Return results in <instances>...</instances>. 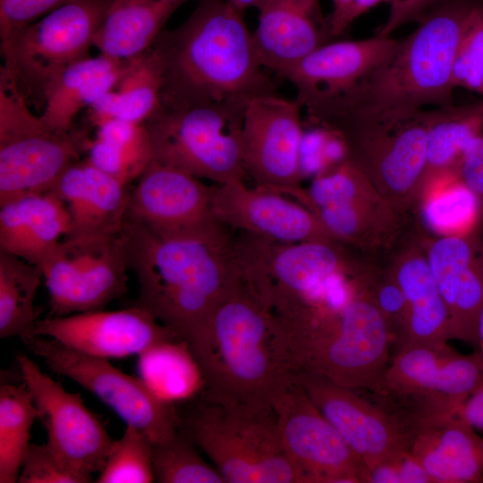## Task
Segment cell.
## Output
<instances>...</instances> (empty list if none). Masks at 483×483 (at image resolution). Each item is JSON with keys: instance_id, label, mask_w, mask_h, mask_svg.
Masks as SVG:
<instances>
[{"instance_id": "6da1fadb", "label": "cell", "mask_w": 483, "mask_h": 483, "mask_svg": "<svg viewBox=\"0 0 483 483\" xmlns=\"http://www.w3.org/2000/svg\"><path fill=\"white\" fill-rule=\"evenodd\" d=\"M149 50L160 68L161 106L247 104L275 93L252 32L228 0H201L183 23L163 30Z\"/></svg>"}, {"instance_id": "7a4b0ae2", "label": "cell", "mask_w": 483, "mask_h": 483, "mask_svg": "<svg viewBox=\"0 0 483 483\" xmlns=\"http://www.w3.org/2000/svg\"><path fill=\"white\" fill-rule=\"evenodd\" d=\"M203 380V400L273 410L295 372L276 317L242 284L188 345Z\"/></svg>"}, {"instance_id": "3957f363", "label": "cell", "mask_w": 483, "mask_h": 483, "mask_svg": "<svg viewBox=\"0 0 483 483\" xmlns=\"http://www.w3.org/2000/svg\"><path fill=\"white\" fill-rule=\"evenodd\" d=\"M483 0H445L350 90L306 110L312 123L329 116L377 117L453 103L457 47L472 10Z\"/></svg>"}, {"instance_id": "277c9868", "label": "cell", "mask_w": 483, "mask_h": 483, "mask_svg": "<svg viewBox=\"0 0 483 483\" xmlns=\"http://www.w3.org/2000/svg\"><path fill=\"white\" fill-rule=\"evenodd\" d=\"M232 243L165 239L127 220L128 264L139 285L132 305L149 312L189 345L242 283Z\"/></svg>"}, {"instance_id": "5b68a950", "label": "cell", "mask_w": 483, "mask_h": 483, "mask_svg": "<svg viewBox=\"0 0 483 483\" xmlns=\"http://www.w3.org/2000/svg\"><path fill=\"white\" fill-rule=\"evenodd\" d=\"M295 374L374 390L392 357L393 338L365 282L343 306L306 305L277 318Z\"/></svg>"}, {"instance_id": "8992f818", "label": "cell", "mask_w": 483, "mask_h": 483, "mask_svg": "<svg viewBox=\"0 0 483 483\" xmlns=\"http://www.w3.org/2000/svg\"><path fill=\"white\" fill-rule=\"evenodd\" d=\"M247 104L158 105L143 123L152 160L215 184L244 181L242 130Z\"/></svg>"}, {"instance_id": "52a82bcc", "label": "cell", "mask_w": 483, "mask_h": 483, "mask_svg": "<svg viewBox=\"0 0 483 483\" xmlns=\"http://www.w3.org/2000/svg\"><path fill=\"white\" fill-rule=\"evenodd\" d=\"M182 428L225 483H301L279 435L274 410L204 401Z\"/></svg>"}, {"instance_id": "ba28073f", "label": "cell", "mask_w": 483, "mask_h": 483, "mask_svg": "<svg viewBox=\"0 0 483 483\" xmlns=\"http://www.w3.org/2000/svg\"><path fill=\"white\" fill-rule=\"evenodd\" d=\"M232 247L244 284L277 318L293 312L331 275L353 272L335 242L290 243L234 232Z\"/></svg>"}, {"instance_id": "9c48e42d", "label": "cell", "mask_w": 483, "mask_h": 483, "mask_svg": "<svg viewBox=\"0 0 483 483\" xmlns=\"http://www.w3.org/2000/svg\"><path fill=\"white\" fill-rule=\"evenodd\" d=\"M82 134L51 130L34 114L14 82L0 75V204L51 191L86 150Z\"/></svg>"}, {"instance_id": "30bf717a", "label": "cell", "mask_w": 483, "mask_h": 483, "mask_svg": "<svg viewBox=\"0 0 483 483\" xmlns=\"http://www.w3.org/2000/svg\"><path fill=\"white\" fill-rule=\"evenodd\" d=\"M111 0H79L47 13L1 46V72L25 98L43 106L47 85L64 68L88 57Z\"/></svg>"}, {"instance_id": "8fae6325", "label": "cell", "mask_w": 483, "mask_h": 483, "mask_svg": "<svg viewBox=\"0 0 483 483\" xmlns=\"http://www.w3.org/2000/svg\"><path fill=\"white\" fill-rule=\"evenodd\" d=\"M429 110L377 117L330 116L318 124L338 133L347 159L371 181L395 195H405L427 169Z\"/></svg>"}, {"instance_id": "7c38bea8", "label": "cell", "mask_w": 483, "mask_h": 483, "mask_svg": "<svg viewBox=\"0 0 483 483\" xmlns=\"http://www.w3.org/2000/svg\"><path fill=\"white\" fill-rule=\"evenodd\" d=\"M38 267L49 295L48 318L104 309L128 292L126 225L114 235L64 238Z\"/></svg>"}, {"instance_id": "4fadbf2b", "label": "cell", "mask_w": 483, "mask_h": 483, "mask_svg": "<svg viewBox=\"0 0 483 483\" xmlns=\"http://www.w3.org/2000/svg\"><path fill=\"white\" fill-rule=\"evenodd\" d=\"M27 346L51 371L94 394L153 445L167 441L182 428L173 402L160 398L144 379L123 372L109 360L80 353L46 336L36 335Z\"/></svg>"}, {"instance_id": "5bb4252c", "label": "cell", "mask_w": 483, "mask_h": 483, "mask_svg": "<svg viewBox=\"0 0 483 483\" xmlns=\"http://www.w3.org/2000/svg\"><path fill=\"white\" fill-rule=\"evenodd\" d=\"M214 185L151 160L130 191L127 220L170 240L228 244L234 232L213 210Z\"/></svg>"}, {"instance_id": "9a60e30c", "label": "cell", "mask_w": 483, "mask_h": 483, "mask_svg": "<svg viewBox=\"0 0 483 483\" xmlns=\"http://www.w3.org/2000/svg\"><path fill=\"white\" fill-rule=\"evenodd\" d=\"M301 483H365L366 468L295 379L273 405Z\"/></svg>"}, {"instance_id": "2e32d148", "label": "cell", "mask_w": 483, "mask_h": 483, "mask_svg": "<svg viewBox=\"0 0 483 483\" xmlns=\"http://www.w3.org/2000/svg\"><path fill=\"white\" fill-rule=\"evenodd\" d=\"M16 360L47 431V444L79 472L90 477L99 473L115 441L102 421L79 393L66 391L27 354H19Z\"/></svg>"}, {"instance_id": "e0dca14e", "label": "cell", "mask_w": 483, "mask_h": 483, "mask_svg": "<svg viewBox=\"0 0 483 483\" xmlns=\"http://www.w3.org/2000/svg\"><path fill=\"white\" fill-rule=\"evenodd\" d=\"M301 109L296 99L284 98L275 93L256 97L246 106L242 130L247 175L255 185L294 199L302 190Z\"/></svg>"}, {"instance_id": "ac0fdd59", "label": "cell", "mask_w": 483, "mask_h": 483, "mask_svg": "<svg viewBox=\"0 0 483 483\" xmlns=\"http://www.w3.org/2000/svg\"><path fill=\"white\" fill-rule=\"evenodd\" d=\"M295 379L340 433L366 471L410 451L412 436L394 415L370 397L312 374L297 373Z\"/></svg>"}, {"instance_id": "d6986e66", "label": "cell", "mask_w": 483, "mask_h": 483, "mask_svg": "<svg viewBox=\"0 0 483 483\" xmlns=\"http://www.w3.org/2000/svg\"><path fill=\"white\" fill-rule=\"evenodd\" d=\"M35 335L107 360L141 356L166 342L182 341L174 330L135 305L113 311L101 309L47 317L38 320Z\"/></svg>"}, {"instance_id": "ffe728a7", "label": "cell", "mask_w": 483, "mask_h": 483, "mask_svg": "<svg viewBox=\"0 0 483 483\" xmlns=\"http://www.w3.org/2000/svg\"><path fill=\"white\" fill-rule=\"evenodd\" d=\"M213 210L233 232L290 243L335 242L304 205L269 188L250 187L243 180L215 184Z\"/></svg>"}, {"instance_id": "44dd1931", "label": "cell", "mask_w": 483, "mask_h": 483, "mask_svg": "<svg viewBox=\"0 0 483 483\" xmlns=\"http://www.w3.org/2000/svg\"><path fill=\"white\" fill-rule=\"evenodd\" d=\"M397 41L376 34L359 40L329 41L280 76L294 87L295 99L308 110L355 87L390 55Z\"/></svg>"}, {"instance_id": "7402d4cb", "label": "cell", "mask_w": 483, "mask_h": 483, "mask_svg": "<svg viewBox=\"0 0 483 483\" xmlns=\"http://www.w3.org/2000/svg\"><path fill=\"white\" fill-rule=\"evenodd\" d=\"M482 385L480 353L462 354L445 342L412 345L394 352L374 390L435 396L462 405Z\"/></svg>"}, {"instance_id": "603a6c76", "label": "cell", "mask_w": 483, "mask_h": 483, "mask_svg": "<svg viewBox=\"0 0 483 483\" xmlns=\"http://www.w3.org/2000/svg\"><path fill=\"white\" fill-rule=\"evenodd\" d=\"M427 260L448 309L451 339L477 345L483 250L468 236L447 235L430 246Z\"/></svg>"}, {"instance_id": "cb8c5ba5", "label": "cell", "mask_w": 483, "mask_h": 483, "mask_svg": "<svg viewBox=\"0 0 483 483\" xmlns=\"http://www.w3.org/2000/svg\"><path fill=\"white\" fill-rule=\"evenodd\" d=\"M252 32L259 60L278 75L332 38L319 0H259Z\"/></svg>"}, {"instance_id": "d4e9b609", "label": "cell", "mask_w": 483, "mask_h": 483, "mask_svg": "<svg viewBox=\"0 0 483 483\" xmlns=\"http://www.w3.org/2000/svg\"><path fill=\"white\" fill-rule=\"evenodd\" d=\"M128 186L87 159L68 166L52 188L71 216V230L64 238L100 237L123 232L127 222Z\"/></svg>"}, {"instance_id": "484cf974", "label": "cell", "mask_w": 483, "mask_h": 483, "mask_svg": "<svg viewBox=\"0 0 483 483\" xmlns=\"http://www.w3.org/2000/svg\"><path fill=\"white\" fill-rule=\"evenodd\" d=\"M71 216L54 191L0 204V250L39 266L70 233Z\"/></svg>"}, {"instance_id": "4316f807", "label": "cell", "mask_w": 483, "mask_h": 483, "mask_svg": "<svg viewBox=\"0 0 483 483\" xmlns=\"http://www.w3.org/2000/svg\"><path fill=\"white\" fill-rule=\"evenodd\" d=\"M410 452L432 483L483 482V437L460 418L420 431Z\"/></svg>"}, {"instance_id": "83f0119b", "label": "cell", "mask_w": 483, "mask_h": 483, "mask_svg": "<svg viewBox=\"0 0 483 483\" xmlns=\"http://www.w3.org/2000/svg\"><path fill=\"white\" fill-rule=\"evenodd\" d=\"M127 61L100 55L88 56L64 68L45 89L44 110L40 114L43 122L55 131H72L78 113L115 88Z\"/></svg>"}, {"instance_id": "f1b7e54d", "label": "cell", "mask_w": 483, "mask_h": 483, "mask_svg": "<svg viewBox=\"0 0 483 483\" xmlns=\"http://www.w3.org/2000/svg\"><path fill=\"white\" fill-rule=\"evenodd\" d=\"M183 0H111L93 37L101 55L126 61L149 49Z\"/></svg>"}, {"instance_id": "f546056e", "label": "cell", "mask_w": 483, "mask_h": 483, "mask_svg": "<svg viewBox=\"0 0 483 483\" xmlns=\"http://www.w3.org/2000/svg\"><path fill=\"white\" fill-rule=\"evenodd\" d=\"M392 276L402 288L409 307L407 331L394 352L412 345L445 343L451 339L448 309L427 258L408 254L400 260Z\"/></svg>"}, {"instance_id": "4dcf8cb0", "label": "cell", "mask_w": 483, "mask_h": 483, "mask_svg": "<svg viewBox=\"0 0 483 483\" xmlns=\"http://www.w3.org/2000/svg\"><path fill=\"white\" fill-rule=\"evenodd\" d=\"M161 84L158 63L148 49L127 61L115 88L89 106V118L96 126L112 119L143 123L159 105Z\"/></svg>"}, {"instance_id": "1f68e13d", "label": "cell", "mask_w": 483, "mask_h": 483, "mask_svg": "<svg viewBox=\"0 0 483 483\" xmlns=\"http://www.w3.org/2000/svg\"><path fill=\"white\" fill-rule=\"evenodd\" d=\"M96 127V138L87 145L86 159L128 185L137 180L152 160L144 124L112 119Z\"/></svg>"}, {"instance_id": "d6a6232c", "label": "cell", "mask_w": 483, "mask_h": 483, "mask_svg": "<svg viewBox=\"0 0 483 483\" xmlns=\"http://www.w3.org/2000/svg\"><path fill=\"white\" fill-rule=\"evenodd\" d=\"M43 280L41 269L15 255L0 250V337L32 340L39 309L35 297Z\"/></svg>"}, {"instance_id": "836d02e7", "label": "cell", "mask_w": 483, "mask_h": 483, "mask_svg": "<svg viewBox=\"0 0 483 483\" xmlns=\"http://www.w3.org/2000/svg\"><path fill=\"white\" fill-rule=\"evenodd\" d=\"M483 132V97L429 110L425 177L453 169L468 144Z\"/></svg>"}, {"instance_id": "e575fe53", "label": "cell", "mask_w": 483, "mask_h": 483, "mask_svg": "<svg viewBox=\"0 0 483 483\" xmlns=\"http://www.w3.org/2000/svg\"><path fill=\"white\" fill-rule=\"evenodd\" d=\"M32 395L22 382L0 387V482L14 483L30 445V434L38 419Z\"/></svg>"}, {"instance_id": "d590c367", "label": "cell", "mask_w": 483, "mask_h": 483, "mask_svg": "<svg viewBox=\"0 0 483 483\" xmlns=\"http://www.w3.org/2000/svg\"><path fill=\"white\" fill-rule=\"evenodd\" d=\"M140 358L145 382L165 401L173 402L202 390L199 368L185 342H166Z\"/></svg>"}, {"instance_id": "8d00e7d4", "label": "cell", "mask_w": 483, "mask_h": 483, "mask_svg": "<svg viewBox=\"0 0 483 483\" xmlns=\"http://www.w3.org/2000/svg\"><path fill=\"white\" fill-rule=\"evenodd\" d=\"M479 199L453 169L447 170L444 187L432 193L425 202L424 220L444 236H467L479 218Z\"/></svg>"}, {"instance_id": "74e56055", "label": "cell", "mask_w": 483, "mask_h": 483, "mask_svg": "<svg viewBox=\"0 0 483 483\" xmlns=\"http://www.w3.org/2000/svg\"><path fill=\"white\" fill-rule=\"evenodd\" d=\"M182 428L167 441L153 445L152 467L159 483H225L218 470L205 462Z\"/></svg>"}, {"instance_id": "f35d334b", "label": "cell", "mask_w": 483, "mask_h": 483, "mask_svg": "<svg viewBox=\"0 0 483 483\" xmlns=\"http://www.w3.org/2000/svg\"><path fill=\"white\" fill-rule=\"evenodd\" d=\"M152 441L133 426L126 425L120 439L114 441L97 483H151Z\"/></svg>"}, {"instance_id": "ab89813d", "label": "cell", "mask_w": 483, "mask_h": 483, "mask_svg": "<svg viewBox=\"0 0 483 483\" xmlns=\"http://www.w3.org/2000/svg\"><path fill=\"white\" fill-rule=\"evenodd\" d=\"M84 475L64 461L50 446L30 444L19 473V483H88Z\"/></svg>"}, {"instance_id": "60d3db41", "label": "cell", "mask_w": 483, "mask_h": 483, "mask_svg": "<svg viewBox=\"0 0 483 483\" xmlns=\"http://www.w3.org/2000/svg\"><path fill=\"white\" fill-rule=\"evenodd\" d=\"M370 293L390 331L394 352L402 344L407 331L409 307L406 297L393 276L377 283Z\"/></svg>"}, {"instance_id": "b9f144b4", "label": "cell", "mask_w": 483, "mask_h": 483, "mask_svg": "<svg viewBox=\"0 0 483 483\" xmlns=\"http://www.w3.org/2000/svg\"><path fill=\"white\" fill-rule=\"evenodd\" d=\"M79 0H0L1 46L38 18Z\"/></svg>"}, {"instance_id": "7bdbcfd3", "label": "cell", "mask_w": 483, "mask_h": 483, "mask_svg": "<svg viewBox=\"0 0 483 483\" xmlns=\"http://www.w3.org/2000/svg\"><path fill=\"white\" fill-rule=\"evenodd\" d=\"M445 0H390L386 21L376 35L392 37L400 27L410 22H419L428 12Z\"/></svg>"}, {"instance_id": "ee69618b", "label": "cell", "mask_w": 483, "mask_h": 483, "mask_svg": "<svg viewBox=\"0 0 483 483\" xmlns=\"http://www.w3.org/2000/svg\"><path fill=\"white\" fill-rule=\"evenodd\" d=\"M453 170L470 190L483 199V132L468 144Z\"/></svg>"}, {"instance_id": "f6af8a7d", "label": "cell", "mask_w": 483, "mask_h": 483, "mask_svg": "<svg viewBox=\"0 0 483 483\" xmlns=\"http://www.w3.org/2000/svg\"><path fill=\"white\" fill-rule=\"evenodd\" d=\"M459 418L474 429L483 430V385L464 402Z\"/></svg>"}, {"instance_id": "bcb514c9", "label": "cell", "mask_w": 483, "mask_h": 483, "mask_svg": "<svg viewBox=\"0 0 483 483\" xmlns=\"http://www.w3.org/2000/svg\"><path fill=\"white\" fill-rule=\"evenodd\" d=\"M479 352L483 358V304L479 311L477 327Z\"/></svg>"}, {"instance_id": "7dc6e473", "label": "cell", "mask_w": 483, "mask_h": 483, "mask_svg": "<svg viewBox=\"0 0 483 483\" xmlns=\"http://www.w3.org/2000/svg\"><path fill=\"white\" fill-rule=\"evenodd\" d=\"M230 4L241 13L251 6L257 7L259 0H228Z\"/></svg>"}, {"instance_id": "c3c4849f", "label": "cell", "mask_w": 483, "mask_h": 483, "mask_svg": "<svg viewBox=\"0 0 483 483\" xmlns=\"http://www.w3.org/2000/svg\"><path fill=\"white\" fill-rule=\"evenodd\" d=\"M479 94L483 96V56H482V63H481L480 86H479Z\"/></svg>"}]
</instances>
